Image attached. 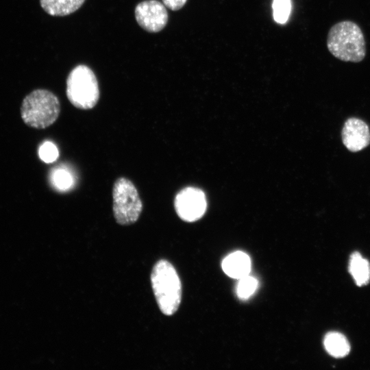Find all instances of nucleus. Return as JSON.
I'll return each mask as SVG.
<instances>
[{
    "label": "nucleus",
    "instance_id": "1",
    "mask_svg": "<svg viewBox=\"0 0 370 370\" xmlns=\"http://www.w3.org/2000/svg\"><path fill=\"white\" fill-rule=\"evenodd\" d=\"M326 45L329 52L343 62L358 63L366 57L364 34L360 27L350 20L339 21L330 28Z\"/></svg>",
    "mask_w": 370,
    "mask_h": 370
},
{
    "label": "nucleus",
    "instance_id": "2",
    "mask_svg": "<svg viewBox=\"0 0 370 370\" xmlns=\"http://www.w3.org/2000/svg\"><path fill=\"white\" fill-rule=\"evenodd\" d=\"M151 282L161 312L168 316L173 314L182 299V284L174 267L167 260H159L152 269Z\"/></svg>",
    "mask_w": 370,
    "mask_h": 370
},
{
    "label": "nucleus",
    "instance_id": "3",
    "mask_svg": "<svg viewBox=\"0 0 370 370\" xmlns=\"http://www.w3.org/2000/svg\"><path fill=\"white\" fill-rule=\"evenodd\" d=\"M57 96L46 89H36L23 100L21 115L23 122L36 129H44L56 122L60 113Z\"/></svg>",
    "mask_w": 370,
    "mask_h": 370
},
{
    "label": "nucleus",
    "instance_id": "4",
    "mask_svg": "<svg viewBox=\"0 0 370 370\" xmlns=\"http://www.w3.org/2000/svg\"><path fill=\"white\" fill-rule=\"evenodd\" d=\"M66 94L74 107L81 110L93 108L99 101L100 93L92 70L84 64L73 68L66 79Z\"/></svg>",
    "mask_w": 370,
    "mask_h": 370
},
{
    "label": "nucleus",
    "instance_id": "5",
    "mask_svg": "<svg viewBox=\"0 0 370 370\" xmlns=\"http://www.w3.org/2000/svg\"><path fill=\"white\" fill-rule=\"evenodd\" d=\"M112 210L117 223H134L143 210V203L133 182L124 177L116 180L112 187Z\"/></svg>",
    "mask_w": 370,
    "mask_h": 370
},
{
    "label": "nucleus",
    "instance_id": "6",
    "mask_svg": "<svg viewBox=\"0 0 370 370\" xmlns=\"http://www.w3.org/2000/svg\"><path fill=\"white\" fill-rule=\"evenodd\" d=\"M174 206L182 220L192 222L199 219L205 213L207 202L205 194L200 189L187 187L176 195Z\"/></svg>",
    "mask_w": 370,
    "mask_h": 370
},
{
    "label": "nucleus",
    "instance_id": "7",
    "mask_svg": "<svg viewBox=\"0 0 370 370\" xmlns=\"http://www.w3.org/2000/svg\"><path fill=\"white\" fill-rule=\"evenodd\" d=\"M135 17L143 29L151 33L161 31L168 21L165 6L157 0H146L137 4Z\"/></svg>",
    "mask_w": 370,
    "mask_h": 370
},
{
    "label": "nucleus",
    "instance_id": "8",
    "mask_svg": "<svg viewBox=\"0 0 370 370\" xmlns=\"http://www.w3.org/2000/svg\"><path fill=\"white\" fill-rule=\"evenodd\" d=\"M343 145L351 152H358L370 145V128L362 119L349 117L341 130Z\"/></svg>",
    "mask_w": 370,
    "mask_h": 370
},
{
    "label": "nucleus",
    "instance_id": "9",
    "mask_svg": "<svg viewBox=\"0 0 370 370\" xmlns=\"http://www.w3.org/2000/svg\"><path fill=\"white\" fill-rule=\"evenodd\" d=\"M221 267L228 276L239 280L249 275L251 271V260L247 254L237 251L226 256Z\"/></svg>",
    "mask_w": 370,
    "mask_h": 370
},
{
    "label": "nucleus",
    "instance_id": "10",
    "mask_svg": "<svg viewBox=\"0 0 370 370\" xmlns=\"http://www.w3.org/2000/svg\"><path fill=\"white\" fill-rule=\"evenodd\" d=\"M349 271L358 286L366 285L370 281V263L358 251L350 256Z\"/></svg>",
    "mask_w": 370,
    "mask_h": 370
},
{
    "label": "nucleus",
    "instance_id": "11",
    "mask_svg": "<svg viewBox=\"0 0 370 370\" xmlns=\"http://www.w3.org/2000/svg\"><path fill=\"white\" fill-rule=\"evenodd\" d=\"M85 0H40L42 8L49 15L64 16L77 10Z\"/></svg>",
    "mask_w": 370,
    "mask_h": 370
},
{
    "label": "nucleus",
    "instance_id": "12",
    "mask_svg": "<svg viewBox=\"0 0 370 370\" xmlns=\"http://www.w3.org/2000/svg\"><path fill=\"white\" fill-rule=\"evenodd\" d=\"M323 345L327 352L337 358L346 356L350 351L348 340L343 334L338 332H328L325 336Z\"/></svg>",
    "mask_w": 370,
    "mask_h": 370
},
{
    "label": "nucleus",
    "instance_id": "13",
    "mask_svg": "<svg viewBox=\"0 0 370 370\" xmlns=\"http://www.w3.org/2000/svg\"><path fill=\"white\" fill-rule=\"evenodd\" d=\"M258 280L249 275L239 279L236 294L240 299H246L251 297L258 287Z\"/></svg>",
    "mask_w": 370,
    "mask_h": 370
},
{
    "label": "nucleus",
    "instance_id": "14",
    "mask_svg": "<svg viewBox=\"0 0 370 370\" xmlns=\"http://www.w3.org/2000/svg\"><path fill=\"white\" fill-rule=\"evenodd\" d=\"M272 7L275 21L280 24L285 23L291 13V0H273Z\"/></svg>",
    "mask_w": 370,
    "mask_h": 370
},
{
    "label": "nucleus",
    "instance_id": "15",
    "mask_svg": "<svg viewBox=\"0 0 370 370\" xmlns=\"http://www.w3.org/2000/svg\"><path fill=\"white\" fill-rule=\"evenodd\" d=\"M52 183L60 190H66L72 185L73 179L68 171L59 169L52 174Z\"/></svg>",
    "mask_w": 370,
    "mask_h": 370
},
{
    "label": "nucleus",
    "instance_id": "16",
    "mask_svg": "<svg viewBox=\"0 0 370 370\" xmlns=\"http://www.w3.org/2000/svg\"><path fill=\"white\" fill-rule=\"evenodd\" d=\"M40 159L47 163L54 162L58 158V150L56 146L51 142H45L39 149Z\"/></svg>",
    "mask_w": 370,
    "mask_h": 370
},
{
    "label": "nucleus",
    "instance_id": "17",
    "mask_svg": "<svg viewBox=\"0 0 370 370\" xmlns=\"http://www.w3.org/2000/svg\"><path fill=\"white\" fill-rule=\"evenodd\" d=\"M187 0H162L165 6L172 10H178L181 9Z\"/></svg>",
    "mask_w": 370,
    "mask_h": 370
}]
</instances>
